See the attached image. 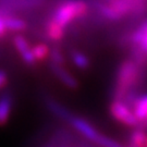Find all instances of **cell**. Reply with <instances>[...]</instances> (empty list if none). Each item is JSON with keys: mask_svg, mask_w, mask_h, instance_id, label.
<instances>
[{"mask_svg": "<svg viewBox=\"0 0 147 147\" xmlns=\"http://www.w3.org/2000/svg\"><path fill=\"white\" fill-rule=\"evenodd\" d=\"M145 71V67L141 65L133 58L123 60L117 69L113 99L124 100L127 95L132 93L134 86L140 82Z\"/></svg>", "mask_w": 147, "mask_h": 147, "instance_id": "1", "label": "cell"}, {"mask_svg": "<svg viewBox=\"0 0 147 147\" xmlns=\"http://www.w3.org/2000/svg\"><path fill=\"white\" fill-rule=\"evenodd\" d=\"M87 12L88 5L84 0H61L55 7L49 20L57 23L63 28H67L69 24L85 16Z\"/></svg>", "mask_w": 147, "mask_h": 147, "instance_id": "2", "label": "cell"}, {"mask_svg": "<svg viewBox=\"0 0 147 147\" xmlns=\"http://www.w3.org/2000/svg\"><path fill=\"white\" fill-rule=\"evenodd\" d=\"M132 57L143 67H147V19L132 32L126 39Z\"/></svg>", "mask_w": 147, "mask_h": 147, "instance_id": "3", "label": "cell"}, {"mask_svg": "<svg viewBox=\"0 0 147 147\" xmlns=\"http://www.w3.org/2000/svg\"><path fill=\"white\" fill-rule=\"evenodd\" d=\"M109 112L111 117L119 123L129 127H140V121L137 119L133 109L124 100L113 99L109 106Z\"/></svg>", "mask_w": 147, "mask_h": 147, "instance_id": "4", "label": "cell"}, {"mask_svg": "<svg viewBox=\"0 0 147 147\" xmlns=\"http://www.w3.org/2000/svg\"><path fill=\"white\" fill-rule=\"evenodd\" d=\"M69 124L76 132H79L81 135H83L85 138L96 144L98 143L100 136L102 135V133H100L97 129H95L93 124H90L88 121H86L81 117H76L73 115L71 120L69 121Z\"/></svg>", "mask_w": 147, "mask_h": 147, "instance_id": "5", "label": "cell"}, {"mask_svg": "<svg viewBox=\"0 0 147 147\" xmlns=\"http://www.w3.org/2000/svg\"><path fill=\"white\" fill-rule=\"evenodd\" d=\"M49 68H50V71L53 72V75L56 76V79L58 80L63 86H65L67 88L76 89L79 87V81L64 68V65H60V64L50 62Z\"/></svg>", "mask_w": 147, "mask_h": 147, "instance_id": "6", "label": "cell"}, {"mask_svg": "<svg viewBox=\"0 0 147 147\" xmlns=\"http://www.w3.org/2000/svg\"><path fill=\"white\" fill-rule=\"evenodd\" d=\"M13 45H14L16 51L20 55L21 59L23 60V62L28 65H33L36 63L35 59L33 57V53H32V46H30L26 38L23 35H16L13 38Z\"/></svg>", "mask_w": 147, "mask_h": 147, "instance_id": "7", "label": "cell"}, {"mask_svg": "<svg viewBox=\"0 0 147 147\" xmlns=\"http://www.w3.org/2000/svg\"><path fill=\"white\" fill-rule=\"evenodd\" d=\"M45 104H46V107L53 115L58 117L59 119H61L67 123H69V121L71 120V118L73 117V113L69 110L65 106H63L62 104H60L59 101H57L53 98L46 97L45 98Z\"/></svg>", "mask_w": 147, "mask_h": 147, "instance_id": "8", "label": "cell"}, {"mask_svg": "<svg viewBox=\"0 0 147 147\" xmlns=\"http://www.w3.org/2000/svg\"><path fill=\"white\" fill-rule=\"evenodd\" d=\"M13 108V97L10 93L0 95V126H3L10 120Z\"/></svg>", "mask_w": 147, "mask_h": 147, "instance_id": "9", "label": "cell"}, {"mask_svg": "<svg viewBox=\"0 0 147 147\" xmlns=\"http://www.w3.org/2000/svg\"><path fill=\"white\" fill-rule=\"evenodd\" d=\"M1 20L5 24L7 31L11 32H23L26 30L27 24L24 20H22L20 18L16 16L13 13H9L5 16H1Z\"/></svg>", "mask_w": 147, "mask_h": 147, "instance_id": "10", "label": "cell"}, {"mask_svg": "<svg viewBox=\"0 0 147 147\" xmlns=\"http://www.w3.org/2000/svg\"><path fill=\"white\" fill-rule=\"evenodd\" d=\"M132 109L140 123L147 118V93L137 96L132 104Z\"/></svg>", "mask_w": 147, "mask_h": 147, "instance_id": "11", "label": "cell"}, {"mask_svg": "<svg viewBox=\"0 0 147 147\" xmlns=\"http://www.w3.org/2000/svg\"><path fill=\"white\" fill-rule=\"evenodd\" d=\"M147 133L142 127H134L129 136V147H146Z\"/></svg>", "mask_w": 147, "mask_h": 147, "instance_id": "12", "label": "cell"}, {"mask_svg": "<svg viewBox=\"0 0 147 147\" xmlns=\"http://www.w3.org/2000/svg\"><path fill=\"white\" fill-rule=\"evenodd\" d=\"M64 34H65V28H63L57 23L48 19L47 23H46V35L49 40L60 42L64 37Z\"/></svg>", "mask_w": 147, "mask_h": 147, "instance_id": "13", "label": "cell"}, {"mask_svg": "<svg viewBox=\"0 0 147 147\" xmlns=\"http://www.w3.org/2000/svg\"><path fill=\"white\" fill-rule=\"evenodd\" d=\"M32 53L36 62H42L49 58L50 48L45 42H38L36 45L32 46Z\"/></svg>", "mask_w": 147, "mask_h": 147, "instance_id": "14", "label": "cell"}, {"mask_svg": "<svg viewBox=\"0 0 147 147\" xmlns=\"http://www.w3.org/2000/svg\"><path fill=\"white\" fill-rule=\"evenodd\" d=\"M71 60H72L74 65L81 70H86L90 65V61H89L88 57L80 50H73L71 53Z\"/></svg>", "mask_w": 147, "mask_h": 147, "instance_id": "15", "label": "cell"}, {"mask_svg": "<svg viewBox=\"0 0 147 147\" xmlns=\"http://www.w3.org/2000/svg\"><path fill=\"white\" fill-rule=\"evenodd\" d=\"M49 59H50V62L56 63V64H60V65H64V63H65L64 56H63L61 49H59L58 47L50 48Z\"/></svg>", "mask_w": 147, "mask_h": 147, "instance_id": "16", "label": "cell"}, {"mask_svg": "<svg viewBox=\"0 0 147 147\" xmlns=\"http://www.w3.org/2000/svg\"><path fill=\"white\" fill-rule=\"evenodd\" d=\"M7 83H8V75L5 71L0 70V88H2Z\"/></svg>", "mask_w": 147, "mask_h": 147, "instance_id": "17", "label": "cell"}, {"mask_svg": "<svg viewBox=\"0 0 147 147\" xmlns=\"http://www.w3.org/2000/svg\"><path fill=\"white\" fill-rule=\"evenodd\" d=\"M5 33H7V28H5V24H3V22H2L1 18H0V38L5 36Z\"/></svg>", "mask_w": 147, "mask_h": 147, "instance_id": "18", "label": "cell"}, {"mask_svg": "<svg viewBox=\"0 0 147 147\" xmlns=\"http://www.w3.org/2000/svg\"><path fill=\"white\" fill-rule=\"evenodd\" d=\"M140 127H142V129H144V130H146L147 131V118L145 119V120L141 121V123H140Z\"/></svg>", "mask_w": 147, "mask_h": 147, "instance_id": "19", "label": "cell"}, {"mask_svg": "<svg viewBox=\"0 0 147 147\" xmlns=\"http://www.w3.org/2000/svg\"><path fill=\"white\" fill-rule=\"evenodd\" d=\"M146 147H147V146H146Z\"/></svg>", "mask_w": 147, "mask_h": 147, "instance_id": "20", "label": "cell"}]
</instances>
